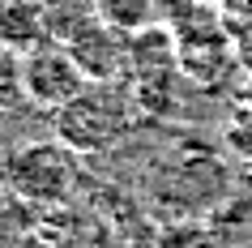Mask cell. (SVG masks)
I'll list each match as a JSON object with an SVG mask.
<instances>
[{
	"label": "cell",
	"instance_id": "6da1fadb",
	"mask_svg": "<svg viewBox=\"0 0 252 248\" xmlns=\"http://www.w3.org/2000/svg\"><path fill=\"white\" fill-rule=\"evenodd\" d=\"M124 129H128V107H124L120 90H111V86H103V90L86 86L77 99L56 107V137L73 154H98L111 142H120Z\"/></svg>",
	"mask_w": 252,
	"mask_h": 248
},
{
	"label": "cell",
	"instance_id": "7a4b0ae2",
	"mask_svg": "<svg viewBox=\"0 0 252 248\" xmlns=\"http://www.w3.org/2000/svg\"><path fill=\"white\" fill-rule=\"evenodd\" d=\"M0 176H4V184L17 197H26V201H43V206L64 201L73 193V150L60 137L56 142L17 145L13 154L4 158Z\"/></svg>",
	"mask_w": 252,
	"mask_h": 248
},
{
	"label": "cell",
	"instance_id": "3957f363",
	"mask_svg": "<svg viewBox=\"0 0 252 248\" xmlns=\"http://www.w3.org/2000/svg\"><path fill=\"white\" fill-rule=\"evenodd\" d=\"M17 77H22V90H26L34 103L52 107V111L64 107L68 99H77V94L86 90V81H90L86 69L68 56L64 43H60V47H47V52L34 47V52L22 60V73H17Z\"/></svg>",
	"mask_w": 252,
	"mask_h": 248
},
{
	"label": "cell",
	"instance_id": "277c9868",
	"mask_svg": "<svg viewBox=\"0 0 252 248\" xmlns=\"http://www.w3.org/2000/svg\"><path fill=\"white\" fill-rule=\"evenodd\" d=\"M111 30L116 26H107L103 17H90V22L64 43L68 56H73V60L86 69V77H94V81H111V73H116L120 60H124V47H120V39Z\"/></svg>",
	"mask_w": 252,
	"mask_h": 248
},
{
	"label": "cell",
	"instance_id": "5b68a950",
	"mask_svg": "<svg viewBox=\"0 0 252 248\" xmlns=\"http://www.w3.org/2000/svg\"><path fill=\"white\" fill-rule=\"evenodd\" d=\"M154 0H98V17L116 30H141L154 17Z\"/></svg>",
	"mask_w": 252,
	"mask_h": 248
}]
</instances>
